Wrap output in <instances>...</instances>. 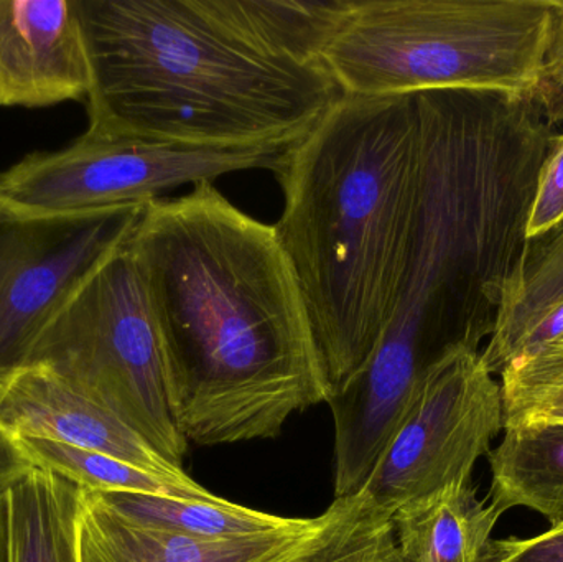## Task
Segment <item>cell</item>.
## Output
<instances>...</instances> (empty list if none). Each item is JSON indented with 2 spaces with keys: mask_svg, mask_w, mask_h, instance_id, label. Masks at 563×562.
<instances>
[{
  "mask_svg": "<svg viewBox=\"0 0 563 562\" xmlns=\"http://www.w3.org/2000/svg\"><path fill=\"white\" fill-rule=\"evenodd\" d=\"M32 363L55 370L181 467L188 441L172 412L161 333L131 236L49 320Z\"/></svg>",
  "mask_w": 563,
  "mask_h": 562,
  "instance_id": "cell-6",
  "label": "cell"
},
{
  "mask_svg": "<svg viewBox=\"0 0 563 562\" xmlns=\"http://www.w3.org/2000/svg\"><path fill=\"white\" fill-rule=\"evenodd\" d=\"M536 104L554 128L563 124V0H554Z\"/></svg>",
  "mask_w": 563,
  "mask_h": 562,
  "instance_id": "cell-22",
  "label": "cell"
},
{
  "mask_svg": "<svg viewBox=\"0 0 563 562\" xmlns=\"http://www.w3.org/2000/svg\"><path fill=\"white\" fill-rule=\"evenodd\" d=\"M88 128L288 148L343 96L323 49L350 0H78Z\"/></svg>",
  "mask_w": 563,
  "mask_h": 562,
  "instance_id": "cell-3",
  "label": "cell"
},
{
  "mask_svg": "<svg viewBox=\"0 0 563 562\" xmlns=\"http://www.w3.org/2000/svg\"><path fill=\"white\" fill-rule=\"evenodd\" d=\"M563 333V227L526 240L482 360L493 375Z\"/></svg>",
  "mask_w": 563,
  "mask_h": 562,
  "instance_id": "cell-13",
  "label": "cell"
},
{
  "mask_svg": "<svg viewBox=\"0 0 563 562\" xmlns=\"http://www.w3.org/2000/svg\"><path fill=\"white\" fill-rule=\"evenodd\" d=\"M89 91L78 0H0V106L86 102Z\"/></svg>",
  "mask_w": 563,
  "mask_h": 562,
  "instance_id": "cell-10",
  "label": "cell"
},
{
  "mask_svg": "<svg viewBox=\"0 0 563 562\" xmlns=\"http://www.w3.org/2000/svg\"><path fill=\"white\" fill-rule=\"evenodd\" d=\"M314 521L298 518L285 530L257 537L198 540L129 520L95 492L82 491L79 562H264L297 543Z\"/></svg>",
  "mask_w": 563,
  "mask_h": 562,
  "instance_id": "cell-12",
  "label": "cell"
},
{
  "mask_svg": "<svg viewBox=\"0 0 563 562\" xmlns=\"http://www.w3.org/2000/svg\"><path fill=\"white\" fill-rule=\"evenodd\" d=\"M505 429L563 425V333L501 373Z\"/></svg>",
  "mask_w": 563,
  "mask_h": 562,
  "instance_id": "cell-20",
  "label": "cell"
},
{
  "mask_svg": "<svg viewBox=\"0 0 563 562\" xmlns=\"http://www.w3.org/2000/svg\"><path fill=\"white\" fill-rule=\"evenodd\" d=\"M488 562H563V524L534 538L493 541Z\"/></svg>",
  "mask_w": 563,
  "mask_h": 562,
  "instance_id": "cell-23",
  "label": "cell"
},
{
  "mask_svg": "<svg viewBox=\"0 0 563 562\" xmlns=\"http://www.w3.org/2000/svg\"><path fill=\"white\" fill-rule=\"evenodd\" d=\"M501 431V385L479 350H459L423 379L361 491L394 515L472 482L476 462Z\"/></svg>",
  "mask_w": 563,
  "mask_h": 562,
  "instance_id": "cell-8",
  "label": "cell"
},
{
  "mask_svg": "<svg viewBox=\"0 0 563 562\" xmlns=\"http://www.w3.org/2000/svg\"><path fill=\"white\" fill-rule=\"evenodd\" d=\"M420 172L417 95L341 96L274 170L284 191L274 228L331 396L366 366L396 312Z\"/></svg>",
  "mask_w": 563,
  "mask_h": 562,
  "instance_id": "cell-4",
  "label": "cell"
},
{
  "mask_svg": "<svg viewBox=\"0 0 563 562\" xmlns=\"http://www.w3.org/2000/svg\"><path fill=\"white\" fill-rule=\"evenodd\" d=\"M35 469L22 441L0 422V497L25 481Z\"/></svg>",
  "mask_w": 563,
  "mask_h": 562,
  "instance_id": "cell-24",
  "label": "cell"
},
{
  "mask_svg": "<svg viewBox=\"0 0 563 562\" xmlns=\"http://www.w3.org/2000/svg\"><path fill=\"white\" fill-rule=\"evenodd\" d=\"M82 491L35 469L7 494L9 562H79Z\"/></svg>",
  "mask_w": 563,
  "mask_h": 562,
  "instance_id": "cell-16",
  "label": "cell"
},
{
  "mask_svg": "<svg viewBox=\"0 0 563 562\" xmlns=\"http://www.w3.org/2000/svg\"><path fill=\"white\" fill-rule=\"evenodd\" d=\"M112 510L145 527L198 540H236L274 533L291 527L298 518L277 517L224 498L190 500L167 495L131 492H95Z\"/></svg>",
  "mask_w": 563,
  "mask_h": 562,
  "instance_id": "cell-17",
  "label": "cell"
},
{
  "mask_svg": "<svg viewBox=\"0 0 563 562\" xmlns=\"http://www.w3.org/2000/svg\"><path fill=\"white\" fill-rule=\"evenodd\" d=\"M20 441L36 469L52 472L82 491L167 495L190 500H210L217 497L198 482L180 484L111 455L45 439L23 438Z\"/></svg>",
  "mask_w": 563,
  "mask_h": 562,
  "instance_id": "cell-19",
  "label": "cell"
},
{
  "mask_svg": "<svg viewBox=\"0 0 563 562\" xmlns=\"http://www.w3.org/2000/svg\"><path fill=\"white\" fill-rule=\"evenodd\" d=\"M554 0H350L323 63L344 96L532 99Z\"/></svg>",
  "mask_w": 563,
  "mask_h": 562,
  "instance_id": "cell-5",
  "label": "cell"
},
{
  "mask_svg": "<svg viewBox=\"0 0 563 562\" xmlns=\"http://www.w3.org/2000/svg\"><path fill=\"white\" fill-rule=\"evenodd\" d=\"M287 148H194L88 128L58 151L0 172V214L38 218L141 207L181 185L276 170Z\"/></svg>",
  "mask_w": 563,
  "mask_h": 562,
  "instance_id": "cell-7",
  "label": "cell"
},
{
  "mask_svg": "<svg viewBox=\"0 0 563 562\" xmlns=\"http://www.w3.org/2000/svg\"><path fill=\"white\" fill-rule=\"evenodd\" d=\"M501 517L466 482L400 508L393 515L394 535L404 562H488Z\"/></svg>",
  "mask_w": 563,
  "mask_h": 562,
  "instance_id": "cell-14",
  "label": "cell"
},
{
  "mask_svg": "<svg viewBox=\"0 0 563 562\" xmlns=\"http://www.w3.org/2000/svg\"><path fill=\"white\" fill-rule=\"evenodd\" d=\"M141 207L58 217L0 214V385L95 267L128 240Z\"/></svg>",
  "mask_w": 563,
  "mask_h": 562,
  "instance_id": "cell-9",
  "label": "cell"
},
{
  "mask_svg": "<svg viewBox=\"0 0 563 562\" xmlns=\"http://www.w3.org/2000/svg\"><path fill=\"white\" fill-rule=\"evenodd\" d=\"M0 422L16 438L45 439L121 459L180 484H195L128 425L62 375L40 363L0 385Z\"/></svg>",
  "mask_w": 563,
  "mask_h": 562,
  "instance_id": "cell-11",
  "label": "cell"
},
{
  "mask_svg": "<svg viewBox=\"0 0 563 562\" xmlns=\"http://www.w3.org/2000/svg\"><path fill=\"white\" fill-rule=\"evenodd\" d=\"M492 504L505 514L525 507L552 527L563 524V425H529L505 429L488 452Z\"/></svg>",
  "mask_w": 563,
  "mask_h": 562,
  "instance_id": "cell-15",
  "label": "cell"
},
{
  "mask_svg": "<svg viewBox=\"0 0 563 562\" xmlns=\"http://www.w3.org/2000/svg\"><path fill=\"white\" fill-rule=\"evenodd\" d=\"M422 172L409 263L393 320L363 370L334 393V495L366 484L423 379L492 335L526 243L558 131L534 99L420 92Z\"/></svg>",
  "mask_w": 563,
  "mask_h": 562,
  "instance_id": "cell-1",
  "label": "cell"
},
{
  "mask_svg": "<svg viewBox=\"0 0 563 562\" xmlns=\"http://www.w3.org/2000/svg\"><path fill=\"white\" fill-rule=\"evenodd\" d=\"M0 562H9V508H7V495L0 497Z\"/></svg>",
  "mask_w": 563,
  "mask_h": 562,
  "instance_id": "cell-25",
  "label": "cell"
},
{
  "mask_svg": "<svg viewBox=\"0 0 563 562\" xmlns=\"http://www.w3.org/2000/svg\"><path fill=\"white\" fill-rule=\"evenodd\" d=\"M563 227V132L542 165L526 224V240Z\"/></svg>",
  "mask_w": 563,
  "mask_h": 562,
  "instance_id": "cell-21",
  "label": "cell"
},
{
  "mask_svg": "<svg viewBox=\"0 0 563 562\" xmlns=\"http://www.w3.org/2000/svg\"><path fill=\"white\" fill-rule=\"evenodd\" d=\"M264 562H404L393 515L366 492L336 497L314 527L287 550Z\"/></svg>",
  "mask_w": 563,
  "mask_h": 562,
  "instance_id": "cell-18",
  "label": "cell"
},
{
  "mask_svg": "<svg viewBox=\"0 0 563 562\" xmlns=\"http://www.w3.org/2000/svg\"><path fill=\"white\" fill-rule=\"evenodd\" d=\"M188 444L273 439L331 392L276 228L213 181L145 205L131 234Z\"/></svg>",
  "mask_w": 563,
  "mask_h": 562,
  "instance_id": "cell-2",
  "label": "cell"
}]
</instances>
